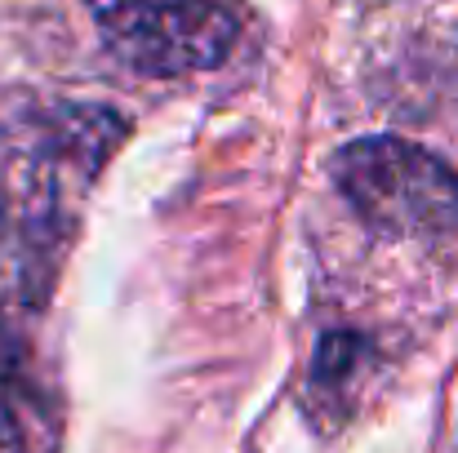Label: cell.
Masks as SVG:
<instances>
[{
  "instance_id": "obj_1",
  "label": "cell",
  "mask_w": 458,
  "mask_h": 453,
  "mask_svg": "<svg viewBox=\"0 0 458 453\" xmlns=\"http://www.w3.org/2000/svg\"><path fill=\"white\" fill-rule=\"evenodd\" d=\"M338 196L383 236L441 240L458 231V173L419 143L356 138L334 155Z\"/></svg>"
},
{
  "instance_id": "obj_2",
  "label": "cell",
  "mask_w": 458,
  "mask_h": 453,
  "mask_svg": "<svg viewBox=\"0 0 458 453\" xmlns=\"http://www.w3.org/2000/svg\"><path fill=\"white\" fill-rule=\"evenodd\" d=\"M89 13L112 54L148 76L209 71L236 45V18L218 0H89Z\"/></svg>"
}]
</instances>
